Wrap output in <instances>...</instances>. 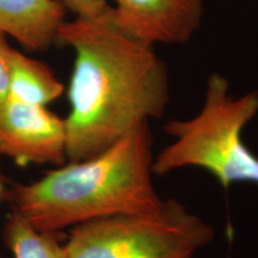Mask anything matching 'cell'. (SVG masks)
<instances>
[{"label": "cell", "instance_id": "3957f363", "mask_svg": "<svg viewBox=\"0 0 258 258\" xmlns=\"http://www.w3.org/2000/svg\"><path fill=\"white\" fill-rule=\"evenodd\" d=\"M257 114V91L234 97L227 78L212 73L201 110L164 127L175 140L154 156L152 172L165 176L192 166L207 171L226 190L235 183L258 185V157L243 141L244 128Z\"/></svg>", "mask_w": 258, "mask_h": 258}, {"label": "cell", "instance_id": "7a4b0ae2", "mask_svg": "<svg viewBox=\"0 0 258 258\" xmlns=\"http://www.w3.org/2000/svg\"><path fill=\"white\" fill-rule=\"evenodd\" d=\"M150 123L133 129L97 156L67 161L29 184H15V213L43 233L85 222L156 209ZM8 198V199H9Z\"/></svg>", "mask_w": 258, "mask_h": 258}, {"label": "cell", "instance_id": "8992f818", "mask_svg": "<svg viewBox=\"0 0 258 258\" xmlns=\"http://www.w3.org/2000/svg\"><path fill=\"white\" fill-rule=\"evenodd\" d=\"M117 24L144 43L182 44L201 27L203 0H112Z\"/></svg>", "mask_w": 258, "mask_h": 258}, {"label": "cell", "instance_id": "8fae6325", "mask_svg": "<svg viewBox=\"0 0 258 258\" xmlns=\"http://www.w3.org/2000/svg\"><path fill=\"white\" fill-rule=\"evenodd\" d=\"M67 9L80 17H95L109 9L108 0H62Z\"/></svg>", "mask_w": 258, "mask_h": 258}, {"label": "cell", "instance_id": "52a82bcc", "mask_svg": "<svg viewBox=\"0 0 258 258\" xmlns=\"http://www.w3.org/2000/svg\"><path fill=\"white\" fill-rule=\"evenodd\" d=\"M66 12L62 0H0V34L29 51H44L57 42Z\"/></svg>", "mask_w": 258, "mask_h": 258}, {"label": "cell", "instance_id": "5b68a950", "mask_svg": "<svg viewBox=\"0 0 258 258\" xmlns=\"http://www.w3.org/2000/svg\"><path fill=\"white\" fill-rule=\"evenodd\" d=\"M0 154L18 165L67 163L64 118L48 106L9 101L0 105Z\"/></svg>", "mask_w": 258, "mask_h": 258}, {"label": "cell", "instance_id": "ba28073f", "mask_svg": "<svg viewBox=\"0 0 258 258\" xmlns=\"http://www.w3.org/2000/svg\"><path fill=\"white\" fill-rule=\"evenodd\" d=\"M64 92V85L48 64L14 48L10 101L48 106Z\"/></svg>", "mask_w": 258, "mask_h": 258}, {"label": "cell", "instance_id": "9c48e42d", "mask_svg": "<svg viewBox=\"0 0 258 258\" xmlns=\"http://www.w3.org/2000/svg\"><path fill=\"white\" fill-rule=\"evenodd\" d=\"M4 235L15 258H66L55 234L36 231L15 212L6 222Z\"/></svg>", "mask_w": 258, "mask_h": 258}, {"label": "cell", "instance_id": "6da1fadb", "mask_svg": "<svg viewBox=\"0 0 258 258\" xmlns=\"http://www.w3.org/2000/svg\"><path fill=\"white\" fill-rule=\"evenodd\" d=\"M57 42L74 54L64 118L67 161L97 156L165 114L170 101L165 63L153 46L117 24L111 5L95 17L64 22Z\"/></svg>", "mask_w": 258, "mask_h": 258}, {"label": "cell", "instance_id": "277c9868", "mask_svg": "<svg viewBox=\"0 0 258 258\" xmlns=\"http://www.w3.org/2000/svg\"><path fill=\"white\" fill-rule=\"evenodd\" d=\"M214 235L212 225L169 199L153 211L76 226L63 251L66 258H192Z\"/></svg>", "mask_w": 258, "mask_h": 258}, {"label": "cell", "instance_id": "7c38bea8", "mask_svg": "<svg viewBox=\"0 0 258 258\" xmlns=\"http://www.w3.org/2000/svg\"><path fill=\"white\" fill-rule=\"evenodd\" d=\"M9 198V186H8V180L4 175V171H3L2 166H0V206L4 203L6 199Z\"/></svg>", "mask_w": 258, "mask_h": 258}, {"label": "cell", "instance_id": "30bf717a", "mask_svg": "<svg viewBox=\"0 0 258 258\" xmlns=\"http://www.w3.org/2000/svg\"><path fill=\"white\" fill-rule=\"evenodd\" d=\"M11 47L9 37L0 34V105L9 101L11 78Z\"/></svg>", "mask_w": 258, "mask_h": 258}]
</instances>
